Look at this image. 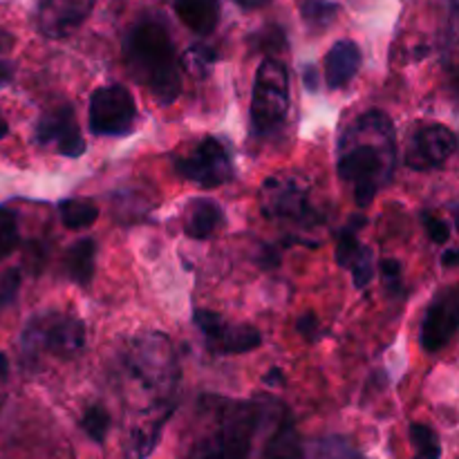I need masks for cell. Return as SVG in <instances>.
Wrapping results in <instances>:
<instances>
[{"mask_svg": "<svg viewBox=\"0 0 459 459\" xmlns=\"http://www.w3.org/2000/svg\"><path fill=\"white\" fill-rule=\"evenodd\" d=\"M36 139L40 143H56L58 152L72 157V160L85 152L83 134H81L74 110L70 106H58L45 112L36 126Z\"/></svg>", "mask_w": 459, "mask_h": 459, "instance_id": "cell-13", "label": "cell"}, {"mask_svg": "<svg viewBox=\"0 0 459 459\" xmlns=\"http://www.w3.org/2000/svg\"><path fill=\"white\" fill-rule=\"evenodd\" d=\"M13 48V36L9 31L0 30V52H9Z\"/></svg>", "mask_w": 459, "mask_h": 459, "instance_id": "cell-33", "label": "cell"}, {"mask_svg": "<svg viewBox=\"0 0 459 459\" xmlns=\"http://www.w3.org/2000/svg\"><path fill=\"white\" fill-rule=\"evenodd\" d=\"M7 375H9V361L4 354H0V381L7 379Z\"/></svg>", "mask_w": 459, "mask_h": 459, "instance_id": "cell-37", "label": "cell"}, {"mask_svg": "<svg viewBox=\"0 0 459 459\" xmlns=\"http://www.w3.org/2000/svg\"><path fill=\"white\" fill-rule=\"evenodd\" d=\"M7 133H9V126L4 124L3 115H0V139H3V137H7Z\"/></svg>", "mask_w": 459, "mask_h": 459, "instance_id": "cell-38", "label": "cell"}, {"mask_svg": "<svg viewBox=\"0 0 459 459\" xmlns=\"http://www.w3.org/2000/svg\"><path fill=\"white\" fill-rule=\"evenodd\" d=\"M97 0H40L36 22L48 39H65L74 34L92 12Z\"/></svg>", "mask_w": 459, "mask_h": 459, "instance_id": "cell-12", "label": "cell"}, {"mask_svg": "<svg viewBox=\"0 0 459 459\" xmlns=\"http://www.w3.org/2000/svg\"><path fill=\"white\" fill-rule=\"evenodd\" d=\"M457 151V137L442 124H426L412 134L411 151L406 152V164L415 170L439 169Z\"/></svg>", "mask_w": 459, "mask_h": 459, "instance_id": "cell-11", "label": "cell"}, {"mask_svg": "<svg viewBox=\"0 0 459 459\" xmlns=\"http://www.w3.org/2000/svg\"><path fill=\"white\" fill-rule=\"evenodd\" d=\"M81 429L85 430V435H88L92 442L101 444L103 439H106L108 429H110V415H108L106 408L101 406L88 408L83 420H81Z\"/></svg>", "mask_w": 459, "mask_h": 459, "instance_id": "cell-22", "label": "cell"}, {"mask_svg": "<svg viewBox=\"0 0 459 459\" xmlns=\"http://www.w3.org/2000/svg\"><path fill=\"white\" fill-rule=\"evenodd\" d=\"M255 39L260 40V48L263 49H278L282 43H285V34L278 27H267V30L258 31Z\"/></svg>", "mask_w": 459, "mask_h": 459, "instance_id": "cell-29", "label": "cell"}, {"mask_svg": "<svg viewBox=\"0 0 459 459\" xmlns=\"http://www.w3.org/2000/svg\"><path fill=\"white\" fill-rule=\"evenodd\" d=\"M296 330L299 334H303L307 341H318V318L316 314H305L296 323Z\"/></svg>", "mask_w": 459, "mask_h": 459, "instance_id": "cell-30", "label": "cell"}, {"mask_svg": "<svg viewBox=\"0 0 459 459\" xmlns=\"http://www.w3.org/2000/svg\"><path fill=\"white\" fill-rule=\"evenodd\" d=\"M350 272H352L354 285H357L359 290H363V287L370 282V278H372V251L368 249V247H363L361 255L354 260V264L350 267Z\"/></svg>", "mask_w": 459, "mask_h": 459, "instance_id": "cell-25", "label": "cell"}, {"mask_svg": "<svg viewBox=\"0 0 459 459\" xmlns=\"http://www.w3.org/2000/svg\"><path fill=\"white\" fill-rule=\"evenodd\" d=\"M421 220H424L426 231H429L430 240L437 242V245H446L448 238H451V229H448V224L444 222V220L435 218V215H430V213L421 215Z\"/></svg>", "mask_w": 459, "mask_h": 459, "instance_id": "cell-27", "label": "cell"}, {"mask_svg": "<svg viewBox=\"0 0 459 459\" xmlns=\"http://www.w3.org/2000/svg\"><path fill=\"white\" fill-rule=\"evenodd\" d=\"M238 4H240L242 9H260L264 7V4H269L272 0H236Z\"/></svg>", "mask_w": 459, "mask_h": 459, "instance_id": "cell-34", "label": "cell"}, {"mask_svg": "<svg viewBox=\"0 0 459 459\" xmlns=\"http://www.w3.org/2000/svg\"><path fill=\"white\" fill-rule=\"evenodd\" d=\"M213 58H215L213 49L204 48V45H193V48L186 52V56H184V63H186L193 72H204L209 70Z\"/></svg>", "mask_w": 459, "mask_h": 459, "instance_id": "cell-26", "label": "cell"}, {"mask_svg": "<svg viewBox=\"0 0 459 459\" xmlns=\"http://www.w3.org/2000/svg\"><path fill=\"white\" fill-rule=\"evenodd\" d=\"M264 384H267V385H281L282 384V372L273 368L269 375H264Z\"/></svg>", "mask_w": 459, "mask_h": 459, "instance_id": "cell-35", "label": "cell"}, {"mask_svg": "<svg viewBox=\"0 0 459 459\" xmlns=\"http://www.w3.org/2000/svg\"><path fill=\"white\" fill-rule=\"evenodd\" d=\"M305 85H307V90H316L318 85V76H316V67L314 65H307L305 67Z\"/></svg>", "mask_w": 459, "mask_h": 459, "instance_id": "cell-32", "label": "cell"}, {"mask_svg": "<svg viewBox=\"0 0 459 459\" xmlns=\"http://www.w3.org/2000/svg\"><path fill=\"white\" fill-rule=\"evenodd\" d=\"M85 348V325L70 314H43L31 318L22 332V350L30 357L48 352L56 359H74Z\"/></svg>", "mask_w": 459, "mask_h": 459, "instance_id": "cell-5", "label": "cell"}, {"mask_svg": "<svg viewBox=\"0 0 459 459\" xmlns=\"http://www.w3.org/2000/svg\"><path fill=\"white\" fill-rule=\"evenodd\" d=\"M361 67V49L354 40H339L325 56V81L332 90L345 88Z\"/></svg>", "mask_w": 459, "mask_h": 459, "instance_id": "cell-14", "label": "cell"}, {"mask_svg": "<svg viewBox=\"0 0 459 459\" xmlns=\"http://www.w3.org/2000/svg\"><path fill=\"white\" fill-rule=\"evenodd\" d=\"M381 273H384V281L390 290L402 291V264L397 260H384L381 263Z\"/></svg>", "mask_w": 459, "mask_h": 459, "instance_id": "cell-28", "label": "cell"}, {"mask_svg": "<svg viewBox=\"0 0 459 459\" xmlns=\"http://www.w3.org/2000/svg\"><path fill=\"white\" fill-rule=\"evenodd\" d=\"M300 13L312 30H325L339 13V4L330 3V0H303Z\"/></svg>", "mask_w": 459, "mask_h": 459, "instance_id": "cell-20", "label": "cell"}, {"mask_svg": "<svg viewBox=\"0 0 459 459\" xmlns=\"http://www.w3.org/2000/svg\"><path fill=\"white\" fill-rule=\"evenodd\" d=\"M124 58L130 76L160 106H170L182 92V72L175 56V45L169 27L157 16H143L130 27L124 39Z\"/></svg>", "mask_w": 459, "mask_h": 459, "instance_id": "cell-2", "label": "cell"}, {"mask_svg": "<svg viewBox=\"0 0 459 459\" xmlns=\"http://www.w3.org/2000/svg\"><path fill=\"white\" fill-rule=\"evenodd\" d=\"M94 263H97V242L92 238H83L76 240L74 245L67 249L65 255V269L67 276L81 287H88L94 276Z\"/></svg>", "mask_w": 459, "mask_h": 459, "instance_id": "cell-18", "label": "cell"}, {"mask_svg": "<svg viewBox=\"0 0 459 459\" xmlns=\"http://www.w3.org/2000/svg\"><path fill=\"white\" fill-rule=\"evenodd\" d=\"M195 325L200 327L202 334L206 336V343L215 352L227 354H245L258 348L263 343V334L251 325H231L224 321L220 314L211 309H197L193 316Z\"/></svg>", "mask_w": 459, "mask_h": 459, "instance_id": "cell-9", "label": "cell"}, {"mask_svg": "<svg viewBox=\"0 0 459 459\" xmlns=\"http://www.w3.org/2000/svg\"><path fill=\"white\" fill-rule=\"evenodd\" d=\"M264 399L240 403L227 402L218 430L193 446L188 459H249L251 442L263 421Z\"/></svg>", "mask_w": 459, "mask_h": 459, "instance_id": "cell-3", "label": "cell"}, {"mask_svg": "<svg viewBox=\"0 0 459 459\" xmlns=\"http://www.w3.org/2000/svg\"><path fill=\"white\" fill-rule=\"evenodd\" d=\"M13 79V63L12 61H0V88L12 83Z\"/></svg>", "mask_w": 459, "mask_h": 459, "instance_id": "cell-31", "label": "cell"}, {"mask_svg": "<svg viewBox=\"0 0 459 459\" xmlns=\"http://www.w3.org/2000/svg\"><path fill=\"white\" fill-rule=\"evenodd\" d=\"M137 119L134 97L124 85H106L94 90L90 99V130L94 134H128Z\"/></svg>", "mask_w": 459, "mask_h": 459, "instance_id": "cell-6", "label": "cell"}, {"mask_svg": "<svg viewBox=\"0 0 459 459\" xmlns=\"http://www.w3.org/2000/svg\"><path fill=\"white\" fill-rule=\"evenodd\" d=\"M411 442L415 446V459H439L442 457V446L435 435V430L426 424L411 426Z\"/></svg>", "mask_w": 459, "mask_h": 459, "instance_id": "cell-21", "label": "cell"}, {"mask_svg": "<svg viewBox=\"0 0 459 459\" xmlns=\"http://www.w3.org/2000/svg\"><path fill=\"white\" fill-rule=\"evenodd\" d=\"M58 211H61V220L67 229H88L99 218L97 206L85 200H65L58 204Z\"/></svg>", "mask_w": 459, "mask_h": 459, "instance_id": "cell-19", "label": "cell"}, {"mask_svg": "<svg viewBox=\"0 0 459 459\" xmlns=\"http://www.w3.org/2000/svg\"><path fill=\"white\" fill-rule=\"evenodd\" d=\"M263 213L273 220H291L305 222L312 215L309 211L307 186L300 178L273 175L263 184Z\"/></svg>", "mask_w": 459, "mask_h": 459, "instance_id": "cell-8", "label": "cell"}, {"mask_svg": "<svg viewBox=\"0 0 459 459\" xmlns=\"http://www.w3.org/2000/svg\"><path fill=\"white\" fill-rule=\"evenodd\" d=\"M224 222L222 209L211 197H197L186 209V233L195 240H206L213 236Z\"/></svg>", "mask_w": 459, "mask_h": 459, "instance_id": "cell-16", "label": "cell"}, {"mask_svg": "<svg viewBox=\"0 0 459 459\" xmlns=\"http://www.w3.org/2000/svg\"><path fill=\"white\" fill-rule=\"evenodd\" d=\"M0 307H3V300H0Z\"/></svg>", "mask_w": 459, "mask_h": 459, "instance_id": "cell-39", "label": "cell"}, {"mask_svg": "<svg viewBox=\"0 0 459 459\" xmlns=\"http://www.w3.org/2000/svg\"><path fill=\"white\" fill-rule=\"evenodd\" d=\"M314 459H366L354 446H350L345 439L330 437L318 444L316 457Z\"/></svg>", "mask_w": 459, "mask_h": 459, "instance_id": "cell-24", "label": "cell"}, {"mask_svg": "<svg viewBox=\"0 0 459 459\" xmlns=\"http://www.w3.org/2000/svg\"><path fill=\"white\" fill-rule=\"evenodd\" d=\"M394 128L384 112L359 117L341 139L339 178L352 186L357 206L366 209L394 169Z\"/></svg>", "mask_w": 459, "mask_h": 459, "instance_id": "cell-1", "label": "cell"}, {"mask_svg": "<svg viewBox=\"0 0 459 459\" xmlns=\"http://www.w3.org/2000/svg\"><path fill=\"white\" fill-rule=\"evenodd\" d=\"M18 222L16 215L7 209H0V260L7 258L18 247Z\"/></svg>", "mask_w": 459, "mask_h": 459, "instance_id": "cell-23", "label": "cell"}, {"mask_svg": "<svg viewBox=\"0 0 459 459\" xmlns=\"http://www.w3.org/2000/svg\"><path fill=\"white\" fill-rule=\"evenodd\" d=\"M290 110V74L276 58H264L255 72L251 97V124L255 134L278 133Z\"/></svg>", "mask_w": 459, "mask_h": 459, "instance_id": "cell-4", "label": "cell"}, {"mask_svg": "<svg viewBox=\"0 0 459 459\" xmlns=\"http://www.w3.org/2000/svg\"><path fill=\"white\" fill-rule=\"evenodd\" d=\"M457 258H459L457 251H455V249H448L446 254L442 255V263L446 264V267H455V264H457Z\"/></svg>", "mask_w": 459, "mask_h": 459, "instance_id": "cell-36", "label": "cell"}, {"mask_svg": "<svg viewBox=\"0 0 459 459\" xmlns=\"http://www.w3.org/2000/svg\"><path fill=\"white\" fill-rule=\"evenodd\" d=\"M459 325V291L457 287L439 291L421 323L420 341L426 352H439L451 343Z\"/></svg>", "mask_w": 459, "mask_h": 459, "instance_id": "cell-10", "label": "cell"}, {"mask_svg": "<svg viewBox=\"0 0 459 459\" xmlns=\"http://www.w3.org/2000/svg\"><path fill=\"white\" fill-rule=\"evenodd\" d=\"M173 9L179 21L200 36L213 34L222 13L220 0H173Z\"/></svg>", "mask_w": 459, "mask_h": 459, "instance_id": "cell-15", "label": "cell"}, {"mask_svg": "<svg viewBox=\"0 0 459 459\" xmlns=\"http://www.w3.org/2000/svg\"><path fill=\"white\" fill-rule=\"evenodd\" d=\"M260 459H303V444H300L299 429L290 412H285V417L278 421L276 430L264 444Z\"/></svg>", "mask_w": 459, "mask_h": 459, "instance_id": "cell-17", "label": "cell"}, {"mask_svg": "<svg viewBox=\"0 0 459 459\" xmlns=\"http://www.w3.org/2000/svg\"><path fill=\"white\" fill-rule=\"evenodd\" d=\"M175 169L182 178L191 179L193 184L202 188L222 186L233 175L231 157H229L227 148L213 137L202 139L186 157H179L175 161Z\"/></svg>", "mask_w": 459, "mask_h": 459, "instance_id": "cell-7", "label": "cell"}]
</instances>
